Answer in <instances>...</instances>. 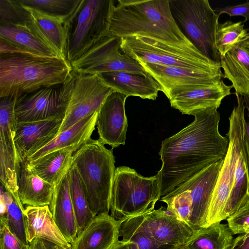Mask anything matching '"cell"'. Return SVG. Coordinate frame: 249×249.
<instances>
[{"instance_id":"cell-20","label":"cell","mask_w":249,"mask_h":249,"mask_svg":"<svg viewBox=\"0 0 249 249\" xmlns=\"http://www.w3.org/2000/svg\"><path fill=\"white\" fill-rule=\"evenodd\" d=\"M99 75L114 91L120 92L126 97L138 96L144 99L155 100L160 91L159 85L149 74L118 71Z\"/></svg>"},{"instance_id":"cell-37","label":"cell","mask_w":249,"mask_h":249,"mask_svg":"<svg viewBox=\"0 0 249 249\" xmlns=\"http://www.w3.org/2000/svg\"><path fill=\"white\" fill-rule=\"evenodd\" d=\"M16 100L12 96L0 97V141L14 148L18 124L15 113Z\"/></svg>"},{"instance_id":"cell-17","label":"cell","mask_w":249,"mask_h":249,"mask_svg":"<svg viewBox=\"0 0 249 249\" xmlns=\"http://www.w3.org/2000/svg\"><path fill=\"white\" fill-rule=\"evenodd\" d=\"M63 119L18 122L14 144L22 161L44 147L57 136Z\"/></svg>"},{"instance_id":"cell-16","label":"cell","mask_w":249,"mask_h":249,"mask_svg":"<svg viewBox=\"0 0 249 249\" xmlns=\"http://www.w3.org/2000/svg\"><path fill=\"white\" fill-rule=\"evenodd\" d=\"M127 97L113 91L106 99L98 113L96 126L99 140L112 149L124 145L127 129V120L124 104Z\"/></svg>"},{"instance_id":"cell-42","label":"cell","mask_w":249,"mask_h":249,"mask_svg":"<svg viewBox=\"0 0 249 249\" xmlns=\"http://www.w3.org/2000/svg\"><path fill=\"white\" fill-rule=\"evenodd\" d=\"M214 10L218 16L226 13L230 17H243L245 18L243 23L249 20V1L235 5L217 7Z\"/></svg>"},{"instance_id":"cell-27","label":"cell","mask_w":249,"mask_h":249,"mask_svg":"<svg viewBox=\"0 0 249 249\" xmlns=\"http://www.w3.org/2000/svg\"><path fill=\"white\" fill-rule=\"evenodd\" d=\"M73 153L70 150L60 149L28 162L39 177L55 186L69 172Z\"/></svg>"},{"instance_id":"cell-29","label":"cell","mask_w":249,"mask_h":249,"mask_svg":"<svg viewBox=\"0 0 249 249\" xmlns=\"http://www.w3.org/2000/svg\"><path fill=\"white\" fill-rule=\"evenodd\" d=\"M22 162L16 149L0 141V179L5 190L15 199L20 208H25L18 194V179Z\"/></svg>"},{"instance_id":"cell-26","label":"cell","mask_w":249,"mask_h":249,"mask_svg":"<svg viewBox=\"0 0 249 249\" xmlns=\"http://www.w3.org/2000/svg\"><path fill=\"white\" fill-rule=\"evenodd\" d=\"M18 185V196L22 205H50L54 185L39 177L26 160L21 162Z\"/></svg>"},{"instance_id":"cell-8","label":"cell","mask_w":249,"mask_h":249,"mask_svg":"<svg viewBox=\"0 0 249 249\" xmlns=\"http://www.w3.org/2000/svg\"><path fill=\"white\" fill-rule=\"evenodd\" d=\"M113 0H81L66 22V59L71 63L109 34Z\"/></svg>"},{"instance_id":"cell-41","label":"cell","mask_w":249,"mask_h":249,"mask_svg":"<svg viewBox=\"0 0 249 249\" xmlns=\"http://www.w3.org/2000/svg\"><path fill=\"white\" fill-rule=\"evenodd\" d=\"M241 97L242 137L249 170V96Z\"/></svg>"},{"instance_id":"cell-23","label":"cell","mask_w":249,"mask_h":249,"mask_svg":"<svg viewBox=\"0 0 249 249\" xmlns=\"http://www.w3.org/2000/svg\"><path fill=\"white\" fill-rule=\"evenodd\" d=\"M49 206L57 226L67 241L71 244L78 231L70 195L69 172L54 186Z\"/></svg>"},{"instance_id":"cell-15","label":"cell","mask_w":249,"mask_h":249,"mask_svg":"<svg viewBox=\"0 0 249 249\" xmlns=\"http://www.w3.org/2000/svg\"><path fill=\"white\" fill-rule=\"evenodd\" d=\"M132 217L146 234L163 245L180 248L193 233L187 224L163 207Z\"/></svg>"},{"instance_id":"cell-35","label":"cell","mask_w":249,"mask_h":249,"mask_svg":"<svg viewBox=\"0 0 249 249\" xmlns=\"http://www.w3.org/2000/svg\"><path fill=\"white\" fill-rule=\"evenodd\" d=\"M121 240L128 242L130 249H178L180 248L160 244L146 234L133 217L121 220Z\"/></svg>"},{"instance_id":"cell-40","label":"cell","mask_w":249,"mask_h":249,"mask_svg":"<svg viewBox=\"0 0 249 249\" xmlns=\"http://www.w3.org/2000/svg\"><path fill=\"white\" fill-rule=\"evenodd\" d=\"M29 245L21 242L9 229L6 223L0 220V249H29Z\"/></svg>"},{"instance_id":"cell-21","label":"cell","mask_w":249,"mask_h":249,"mask_svg":"<svg viewBox=\"0 0 249 249\" xmlns=\"http://www.w3.org/2000/svg\"><path fill=\"white\" fill-rule=\"evenodd\" d=\"M25 216L26 235L29 243L41 238L52 242L63 249H71V244L64 237L53 219L49 206H27Z\"/></svg>"},{"instance_id":"cell-46","label":"cell","mask_w":249,"mask_h":249,"mask_svg":"<svg viewBox=\"0 0 249 249\" xmlns=\"http://www.w3.org/2000/svg\"><path fill=\"white\" fill-rule=\"evenodd\" d=\"M178 249H184L182 247H181L180 248H179Z\"/></svg>"},{"instance_id":"cell-9","label":"cell","mask_w":249,"mask_h":249,"mask_svg":"<svg viewBox=\"0 0 249 249\" xmlns=\"http://www.w3.org/2000/svg\"><path fill=\"white\" fill-rule=\"evenodd\" d=\"M172 15L186 37L205 56L220 63L215 46L219 16L208 0H169Z\"/></svg>"},{"instance_id":"cell-11","label":"cell","mask_w":249,"mask_h":249,"mask_svg":"<svg viewBox=\"0 0 249 249\" xmlns=\"http://www.w3.org/2000/svg\"><path fill=\"white\" fill-rule=\"evenodd\" d=\"M235 106L229 118L228 150L224 159L213 193L206 227L225 220V212L233 187L236 162L244 145L241 121V98L237 97Z\"/></svg>"},{"instance_id":"cell-18","label":"cell","mask_w":249,"mask_h":249,"mask_svg":"<svg viewBox=\"0 0 249 249\" xmlns=\"http://www.w3.org/2000/svg\"><path fill=\"white\" fill-rule=\"evenodd\" d=\"M120 223L109 213L95 216L78 234L71 249H112L120 241Z\"/></svg>"},{"instance_id":"cell-22","label":"cell","mask_w":249,"mask_h":249,"mask_svg":"<svg viewBox=\"0 0 249 249\" xmlns=\"http://www.w3.org/2000/svg\"><path fill=\"white\" fill-rule=\"evenodd\" d=\"M98 111L85 117L57 135L48 144L27 158L31 161L53 151L68 149L73 152L88 142L95 130Z\"/></svg>"},{"instance_id":"cell-10","label":"cell","mask_w":249,"mask_h":249,"mask_svg":"<svg viewBox=\"0 0 249 249\" xmlns=\"http://www.w3.org/2000/svg\"><path fill=\"white\" fill-rule=\"evenodd\" d=\"M63 87L68 104L57 135L99 111L107 97L114 91L99 74L79 73L73 70Z\"/></svg>"},{"instance_id":"cell-28","label":"cell","mask_w":249,"mask_h":249,"mask_svg":"<svg viewBox=\"0 0 249 249\" xmlns=\"http://www.w3.org/2000/svg\"><path fill=\"white\" fill-rule=\"evenodd\" d=\"M228 224L216 223L195 230L184 249H230L233 240Z\"/></svg>"},{"instance_id":"cell-24","label":"cell","mask_w":249,"mask_h":249,"mask_svg":"<svg viewBox=\"0 0 249 249\" xmlns=\"http://www.w3.org/2000/svg\"><path fill=\"white\" fill-rule=\"evenodd\" d=\"M24 6L30 13L34 33L60 57L66 59L67 21Z\"/></svg>"},{"instance_id":"cell-43","label":"cell","mask_w":249,"mask_h":249,"mask_svg":"<svg viewBox=\"0 0 249 249\" xmlns=\"http://www.w3.org/2000/svg\"><path fill=\"white\" fill-rule=\"evenodd\" d=\"M29 249H63L57 244L49 240L36 238L29 243Z\"/></svg>"},{"instance_id":"cell-13","label":"cell","mask_w":249,"mask_h":249,"mask_svg":"<svg viewBox=\"0 0 249 249\" xmlns=\"http://www.w3.org/2000/svg\"><path fill=\"white\" fill-rule=\"evenodd\" d=\"M67 104L62 84L20 96L16 100L15 113L19 123L63 119Z\"/></svg>"},{"instance_id":"cell-30","label":"cell","mask_w":249,"mask_h":249,"mask_svg":"<svg viewBox=\"0 0 249 249\" xmlns=\"http://www.w3.org/2000/svg\"><path fill=\"white\" fill-rule=\"evenodd\" d=\"M0 37L35 53L60 57L34 33L33 25L25 28L0 25Z\"/></svg>"},{"instance_id":"cell-44","label":"cell","mask_w":249,"mask_h":249,"mask_svg":"<svg viewBox=\"0 0 249 249\" xmlns=\"http://www.w3.org/2000/svg\"><path fill=\"white\" fill-rule=\"evenodd\" d=\"M230 249H249V231L233 238Z\"/></svg>"},{"instance_id":"cell-2","label":"cell","mask_w":249,"mask_h":249,"mask_svg":"<svg viewBox=\"0 0 249 249\" xmlns=\"http://www.w3.org/2000/svg\"><path fill=\"white\" fill-rule=\"evenodd\" d=\"M109 34L147 37L176 46L193 45L172 15L169 0H118L110 13Z\"/></svg>"},{"instance_id":"cell-14","label":"cell","mask_w":249,"mask_h":249,"mask_svg":"<svg viewBox=\"0 0 249 249\" xmlns=\"http://www.w3.org/2000/svg\"><path fill=\"white\" fill-rule=\"evenodd\" d=\"M138 62L158 83L160 91L168 99L178 92L211 85L223 80V74L142 61Z\"/></svg>"},{"instance_id":"cell-7","label":"cell","mask_w":249,"mask_h":249,"mask_svg":"<svg viewBox=\"0 0 249 249\" xmlns=\"http://www.w3.org/2000/svg\"><path fill=\"white\" fill-rule=\"evenodd\" d=\"M160 197L158 173L145 177L127 166L116 168L110 211L115 219L122 220L150 212Z\"/></svg>"},{"instance_id":"cell-38","label":"cell","mask_w":249,"mask_h":249,"mask_svg":"<svg viewBox=\"0 0 249 249\" xmlns=\"http://www.w3.org/2000/svg\"><path fill=\"white\" fill-rule=\"evenodd\" d=\"M0 25L31 28L30 12L17 0H0Z\"/></svg>"},{"instance_id":"cell-33","label":"cell","mask_w":249,"mask_h":249,"mask_svg":"<svg viewBox=\"0 0 249 249\" xmlns=\"http://www.w3.org/2000/svg\"><path fill=\"white\" fill-rule=\"evenodd\" d=\"M0 189V199L5 203L6 209L5 212L0 214V220L6 223L12 233L21 242L26 245H29L24 211L9 192L3 191L2 186Z\"/></svg>"},{"instance_id":"cell-3","label":"cell","mask_w":249,"mask_h":249,"mask_svg":"<svg viewBox=\"0 0 249 249\" xmlns=\"http://www.w3.org/2000/svg\"><path fill=\"white\" fill-rule=\"evenodd\" d=\"M72 70L66 59L26 50L0 55V97L17 99L43 88L62 84Z\"/></svg>"},{"instance_id":"cell-31","label":"cell","mask_w":249,"mask_h":249,"mask_svg":"<svg viewBox=\"0 0 249 249\" xmlns=\"http://www.w3.org/2000/svg\"><path fill=\"white\" fill-rule=\"evenodd\" d=\"M249 201V170L244 146L235 166L234 182L225 212V219Z\"/></svg>"},{"instance_id":"cell-4","label":"cell","mask_w":249,"mask_h":249,"mask_svg":"<svg viewBox=\"0 0 249 249\" xmlns=\"http://www.w3.org/2000/svg\"><path fill=\"white\" fill-rule=\"evenodd\" d=\"M99 139H90L74 152L72 162L83 183L95 215L109 213L115 175V157Z\"/></svg>"},{"instance_id":"cell-36","label":"cell","mask_w":249,"mask_h":249,"mask_svg":"<svg viewBox=\"0 0 249 249\" xmlns=\"http://www.w3.org/2000/svg\"><path fill=\"white\" fill-rule=\"evenodd\" d=\"M17 1L22 5L67 21L81 0H18Z\"/></svg>"},{"instance_id":"cell-34","label":"cell","mask_w":249,"mask_h":249,"mask_svg":"<svg viewBox=\"0 0 249 249\" xmlns=\"http://www.w3.org/2000/svg\"><path fill=\"white\" fill-rule=\"evenodd\" d=\"M249 38L243 22L228 20L219 23L215 35V46L221 59L240 42Z\"/></svg>"},{"instance_id":"cell-25","label":"cell","mask_w":249,"mask_h":249,"mask_svg":"<svg viewBox=\"0 0 249 249\" xmlns=\"http://www.w3.org/2000/svg\"><path fill=\"white\" fill-rule=\"evenodd\" d=\"M220 63L223 78L231 81L236 96H249V38L228 52Z\"/></svg>"},{"instance_id":"cell-19","label":"cell","mask_w":249,"mask_h":249,"mask_svg":"<svg viewBox=\"0 0 249 249\" xmlns=\"http://www.w3.org/2000/svg\"><path fill=\"white\" fill-rule=\"evenodd\" d=\"M232 85L228 86L223 80L211 85L178 92L169 100L171 106L182 114L211 107L218 108L222 101L231 95Z\"/></svg>"},{"instance_id":"cell-1","label":"cell","mask_w":249,"mask_h":249,"mask_svg":"<svg viewBox=\"0 0 249 249\" xmlns=\"http://www.w3.org/2000/svg\"><path fill=\"white\" fill-rule=\"evenodd\" d=\"M190 115L195 117L192 123L161 142L162 165L158 172L161 197L226 156L229 140L219 133L217 108L197 110Z\"/></svg>"},{"instance_id":"cell-32","label":"cell","mask_w":249,"mask_h":249,"mask_svg":"<svg viewBox=\"0 0 249 249\" xmlns=\"http://www.w3.org/2000/svg\"><path fill=\"white\" fill-rule=\"evenodd\" d=\"M69 174L70 195L78 234L96 215L90 210L78 171L72 162Z\"/></svg>"},{"instance_id":"cell-45","label":"cell","mask_w":249,"mask_h":249,"mask_svg":"<svg viewBox=\"0 0 249 249\" xmlns=\"http://www.w3.org/2000/svg\"><path fill=\"white\" fill-rule=\"evenodd\" d=\"M112 249H130L128 242L120 240L118 243Z\"/></svg>"},{"instance_id":"cell-39","label":"cell","mask_w":249,"mask_h":249,"mask_svg":"<svg viewBox=\"0 0 249 249\" xmlns=\"http://www.w3.org/2000/svg\"><path fill=\"white\" fill-rule=\"evenodd\" d=\"M226 220L233 235L249 231V201Z\"/></svg>"},{"instance_id":"cell-6","label":"cell","mask_w":249,"mask_h":249,"mask_svg":"<svg viewBox=\"0 0 249 249\" xmlns=\"http://www.w3.org/2000/svg\"><path fill=\"white\" fill-rule=\"evenodd\" d=\"M120 49L137 62L223 74L220 63L211 60L194 45L176 46L143 36L122 38Z\"/></svg>"},{"instance_id":"cell-5","label":"cell","mask_w":249,"mask_h":249,"mask_svg":"<svg viewBox=\"0 0 249 249\" xmlns=\"http://www.w3.org/2000/svg\"><path fill=\"white\" fill-rule=\"evenodd\" d=\"M223 160L207 167L160 197L166 209L193 231L206 227L208 210Z\"/></svg>"},{"instance_id":"cell-12","label":"cell","mask_w":249,"mask_h":249,"mask_svg":"<svg viewBox=\"0 0 249 249\" xmlns=\"http://www.w3.org/2000/svg\"><path fill=\"white\" fill-rule=\"evenodd\" d=\"M121 41L120 37L110 34L105 36L71 62L73 70L89 74L118 71L148 74L136 60L120 52Z\"/></svg>"}]
</instances>
